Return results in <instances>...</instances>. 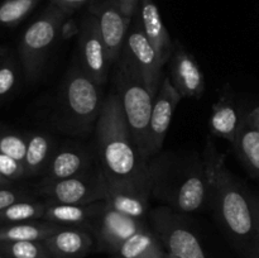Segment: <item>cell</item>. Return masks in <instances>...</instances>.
Listing matches in <instances>:
<instances>
[{"mask_svg":"<svg viewBox=\"0 0 259 258\" xmlns=\"http://www.w3.org/2000/svg\"><path fill=\"white\" fill-rule=\"evenodd\" d=\"M96 147L106 186L148 194L151 171L134 143L118 94L103 101L96 121Z\"/></svg>","mask_w":259,"mask_h":258,"instance_id":"cell-1","label":"cell"},{"mask_svg":"<svg viewBox=\"0 0 259 258\" xmlns=\"http://www.w3.org/2000/svg\"><path fill=\"white\" fill-rule=\"evenodd\" d=\"M0 174L8 180H17L25 176L24 164L0 152Z\"/></svg>","mask_w":259,"mask_h":258,"instance_id":"cell-29","label":"cell"},{"mask_svg":"<svg viewBox=\"0 0 259 258\" xmlns=\"http://www.w3.org/2000/svg\"><path fill=\"white\" fill-rule=\"evenodd\" d=\"M38 192L51 204L86 205L105 199V181L100 168L95 174H83L63 180L45 179Z\"/></svg>","mask_w":259,"mask_h":258,"instance_id":"cell-6","label":"cell"},{"mask_svg":"<svg viewBox=\"0 0 259 258\" xmlns=\"http://www.w3.org/2000/svg\"><path fill=\"white\" fill-rule=\"evenodd\" d=\"M5 258H52L43 240H19L0 243Z\"/></svg>","mask_w":259,"mask_h":258,"instance_id":"cell-26","label":"cell"},{"mask_svg":"<svg viewBox=\"0 0 259 258\" xmlns=\"http://www.w3.org/2000/svg\"><path fill=\"white\" fill-rule=\"evenodd\" d=\"M89 0H51V4L55 7L60 8L61 10L66 13V14H71L75 10L80 9L82 5H85Z\"/></svg>","mask_w":259,"mask_h":258,"instance_id":"cell-32","label":"cell"},{"mask_svg":"<svg viewBox=\"0 0 259 258\" xmlns=\"http://www.w3.org/2000/svg\"><path fill=\"white\" fill-rule=\"evenodd\" d=\"M115 253L124 258H164L166 255L156 235L147 228L128 238Z\"/></svg>","mask_w":259,"mask_h":258,"instance_id":"cell-21","label":"cell"},{"mask_svg":"<svg viewBox=\"0 0 259 258\" xmlns=\"http://www.w3.org/2000/svg\"><path fill=\"white\" fill-rule=\"evenodd\" d=\"M204 171L220 223L233 239L247 249L249 257L254 258L257 224L250 192L243 189L230 174L225 164V154L218 153L210 141Z\"/></svg>","mask_w":259,"mask_h":258,"instance_id":"cell-2","label":"cell"},{"mask_svg":"<svg viewBox=\"0 0 259 258\" xmlns=\"http://www.w3.org/2000/svg\"><path fill=\"white\" fill-rule=\"evenodd\" d=\"M67 15L60 8L51 4L23 33L19 56L28 80L33 81L40 75L48 52L61 34V28Z\"/></svg>","mask_w":259,"mask_h":258,"instance_id":"cell-4","label":"cell"},{"mask_svg":"<svg viewBox=\"0 0 259 258\" xmlns=\"http://www.w3.org/2000/svg\"><path fill=\"white\" fill-rule=\"evenodd\" d=\"M120 58L121 62L138 73L152 96L156 98L162 83L161 80H163L161 78L163 65L146 37L141 20L128 29Z\"/></svg>","mask_w":259,"mask_h":258,"instance_id":"cell-7","label":"cell"},{"mask_svg":"<svg viewBox=\"0 0 259 258\" xmlns=\"http://www.w3.org/2000/svg\"><path fill=\"white\" fill-rule=\"evenodd\" d=\"M52 141L45 134H33L28 139L27 154L24 159L25 176L38 175L47 168L50 162Z\"/></svg>","mask_w":259,"mask_h":258,"instance_id":"cell-24","label":"cell"},{"mask_svg":"<svg viewBox=\"0 0 259 258\" xmlns=\"http://www.w3.org/2000/svg\"><path fill=\"white\" fill-rule=\"evenodd\" d=\"M233 144L250 174L259 179V129L244 121Z\"/></svg>","mask_w":259,"mask_h":258,"instance_id":"cell-23","label":"cell"},{"mask_svg":"<svg viewBox=\"0 0 259 258\" xmlns=\"http://www.w3.org/2000/svg\"><path fill=\"white\" fill-rule=\"evenodd\" d=\"M17 81V73H15V67L12 62H7L0 65V96L9 93L15 85Z\"/></svg>","mask_w":259,"mask_h":258,"instance_id":"cell-30","label":"cell"},{"mask_svg":"<svg viewBox=\"0 0 259 258\" xmlns=\"http://www.w3.org/2000/svg\"><path fill=\"white\" fill-rule=\"evenodd\" d=\"M182 96L172 85L168 77H163L158 94L154 99L153 110L149 125V142H148V157L153 156L161 151L166 138L167 131L172 121L175 110L181 101Z\"/></svg>","mask_w":259,"mask_h":258,"instance_id":"cell-9","label":"cell"},{"mask_svg":"<svg viewBox=\"0 0 259 258\" xmlns=\"http://www.w3.org/2000/svg\"><path fill=\"white\" fill-rule=\"evenodd\" d=\"M96 235L103 249L115 253L128 238L146 229L143 220L124 215L111 207L104 206L96 217Z\"/></svg>","mask_w":259,"mask_h":258,"instance_id":"cell-10","label":"cell"},{"mask_svg":"<svg viewBox=\"0 0 259 258\" xmlns=\"http://www.w3.org/2000/svg\"><path fill=\"white\" fill-rule=\"evenodd\" d=\"M169 80L182 98H199L205 90V78L201 68L179 42L172 52Z\"/></svg>","mask_w":259,"mask_h":258,"instance_id":"cell-12","label":"cell"},{"mask_svg":"<svg viewBox=\"0 0 259 258\" xmlns=\"http://www.w3.org/2000/svg\"><path fill=\"white\" fill-rule=\"evenodd\" d=\"M89 166L88 154L80 149H62L51 157L47 166L50 180H63L86 172Z\"/></svg>","mask_w":259,"mask_h":258,"instance_id":"cell-17","label":"cell"},{"mask_svg":"<svg viewBox=\"0 0 259 258\" xmlns=\"http://www.w3.org/2000/svg\"><path fill=\"white\" fill-rule=\"evenodd\" d=\"M207 192L209 184L202 167L201 171L190 175L179 187L176 194L177 209L184 212L196 211L204 205Z\"/></svg>","mask_w":259,"mask_h":258,"instance_id":"cell-18","label":"cell"},{"mask_svg":"<svg viewBox=\"0 0 259 258\" xmlns=\"http://www.w3.org/2000/svg\"><path fill=\"white\" fill-rule=\"evenodd\" d=\"M0 258H5L4 255H3V253H2V252H0Z\"/></svg>","mask_w":259,"mask_h":258,"instance_id":"cell-38","label":"cell"},{"mask_svg":"<svg viewBox=\"0 0 259 258\" xmlns=\"http://www.w3.org/2000/svg\"><path fill=\"white\" fill-rule=\"evenodd\" d=\"M4 53H5V48L0 47V58H2L3 56H4Z\"/></svg>","mask_w":259,"mask_h":258,"instance_id":"cell-37","label":"cell"},{"mask_svg":"<svg viewBox=\"0 0 259 258\" xmlns=\"http://www.w3.org/2000/svg\"><path fill=\"white\" fill-rule=\"evenodd\" d=\"M91 14L98 18L106 56L111 65L123 52L131 19L123 14L115 2H105L98 7H94L91 9Z\"/></svg>","mask_w":259,"mask_h":258,"instance_id":"cell-11","label":"cell"},{"mask_svg":"<svg viewBox=\"0 0 259 258\" xmlns=\"http://www.w3.org/2000/svg\"><path fill=\"white\" fill-rule=\"evenodd\" d=\"M62 105L70 128L86 132L98 121L103 101L99 86L81 70H72L62 88Z\"/></svg>","mask_w":259,"mask_h":258,"instance_id":"cell-5","label":"cell"},{"mask_svg":"<svg viewBox=\"0 0 259 258\" xmlns=\"http://www.w3.org/2000/svg\"><path fill=\"white\" fill-rule=\"evenodd\" d=\"M39 0H4L0 4V24L13 27L24 19Z\"/></svg>","mask_w":259,"mask_h":258,"instance_id":"cell-27","label":"cell"},{"mask_svg":"<svg viewBox=\"0 0 259 258\" xmlns=\"http://www.w3.org/2000/svg\"><path fill=\"white\" fill-rule=\"evenodd\" d=\"M157 229L168 253L179 258H207L196 235L184 225L157 220Z\"/></svg>","mask_w":259,"mask_h":258,"instance_id":"cell-14","label":"cell"},{"mask_svg":"<svg viewBox=\"0 0 259 258\" xmlns=\"http://www.w3.org/2000/svg\"><path fill=\"white\" fill-rule=\"evenodd\" d=\"M164 258H179V257H176V255H174V254H171V253L167 252L166 255H164Z\"/></svg>","mask_w":259,"mask_h":258,"instance_id":"cell-36","label":"cell"},{"mask_svg":"<svg viewBox=\"0 0 259 258\" xmlns=\"http://www.w3.org/2000/svg\"><path fill=\"white\" fill-rule=\"evenodd\" d=\"M104 202L106 206L138 220H143L147 212V194L131 190L111 189L105 185Z\"/></svg>","mask_w":259,"mask_h":258,"instance_id":"cell-19","label":"cell"},{"mask_svg":"<svg viewBox=\"0 0 259 258\" xmlns=\"http://www.w3.org/2000/svg\"><path fill=\"white\" fill-rule=\"evenodd\" d=\"M52 258H82L93 247V238L83 228L62 227L43 240Z\"/></svg>","mask_w":259,"mask_h":258,"instance_id":"cell-13","label":"cell"},{"mask_svg":"<svg viewBox=\"0 0 259 258\" xmlns=\"http://www.w3.org/2000/svg\"><path fill=\"white\" fill-rule=\"evenodd\" d=\"M61 225L48 222H25L0 227V243L19 240H45L61 229Z\"/></svg>","mask_w":259,"mask_h":258,"instance_id":"cell-20","label":"cell"},{"mask_svg":"<svg viewBox=\"0 0 259 258\" xmlns=\"http://www.w3.org/2000/svg\"><path fill=\"white\" fill-rule=\"evenodd\" d=\"M118 86V95L134 143L142 156L148 159L149 125L156 98L152 96L138 73L124 62H120Z\"/></svg>","mask_w":259,"mask_h":258,"instance_id":"cell-3","label":"cell"},{"mask_svg":"<svg viewBox=\"0 0 259 258\" xmlns=\"http://www.w3.org/2000/svg\"><path fill=\"white\" fill-rule=\"evenodd\" d=\"M118 258H124V257H118Z\"/></svg>","mask_w":259,"mask_h":258,"instance_id":"cell-39","label":"cell"},{"mask_svg":"<svg viewBox=\"0 0 259 258\" xmlns=\"http://www.w3.org/2000/svg\"><path fill=\"white\" fill-rule=\"evenodd\" d=\"M245 121H247L248 124H250V125L255 126V128L259 129V106L257 109H254V110L247 116Z\"/></svg>","mask_w":259,"mask_h":258,"instance_id":"cell-34","label":"cell"},{"mask_svg":"<svg viewBox=\"0 0 259 258\" xmlns=\"http://www.w3.org/2000/svg\"><path fill=\"white\" fill-rule=\"evenodd\" d=\"M104 206L103 201L86 205L73 204H51L47 202L43 219L61 227H80L95 220Z\"/></svg>","mask_w":259,"mask_h":258,"instance_id":"cell-16","label":"cell"},{"mask_svg":"<svg viewBox=\"0 0 259 258\" xmlns=\"http://www.w3.org/2000/svg\"><path fill=\"white\" fill-rule=\"evenodd\" d=\"M9 182H10V180H8L7 177H4L2 174H0V187L7 186V185H9Z\"/></svg>","mask_w":259,"mask_h":258,"instance_id":"cell-35","label":"cell"},{"mask_svg":"<svg viewBox=\"0 0 259 258\" xmlns=\"http://www.w3.org/2000/svg\"><path fill=\"white\" fill-rule=\"evenodd\" d=\"M250 197H252V204H253V209H254V215H255V224H257L254 258H259V195L250 194Z\"/></svg>","mask_w":259,"mask_h":258,"instance_id":"cell-33","label":"cell"},{"mask_svg":"<svg viewBox=\"0 0 259 258\" xmlns=\"http://www.w3.org/2000/svg\"><path fill=\"white\" fill-rule=\"evenodd\" d=\"M81 70L98 86L108 78L110 62L108 60L103 37L96 15L89 14L82 20L78 34Z\"/></svg>","mask_w":259,"mask_h":258,"instance_id":"cell-8","label":"cell"},{"mask_svg":"<svg viewBox=\"0 0 259 258\" xmlns=\"http://www.w3.org/2000/svg\"><path fill=\"white\" fill-rule=\"evenodd\" d=\"M141 23L146 37L164 66V63L171 58L174 46L153 0H141Z\"/></svg>","mask_w":259,"mask_h":258,"instance_id":"cell-15","label":"cell"},{"mask_svg":"<svg viewBox=\"0 0 259 258\" xmlns=\"http://www.w3.org/2000/svg\"><path fill=\"white\" fill-rule=\"evenodd\" d=\"M47 202L38 201H18L0 211V222L7 224L15 223L35 222L43 219Z\"/></svg>","mask_w":259,"mask_h":258,"instance_id":"cell-25","label":"cell"},{"mask_svg":"<svg viewBox=\"0 0 259 258\" xmlns=\"http://www.w3.org/2000/svg\"><path fill=\"white\" fill-rule=\"evenodd\" d=\"M210 131L218 137H223L227 141L234 143L240 125L237 109L230 101L220 100L212 108L210 116Z\"/></svg>","mask_w":259,"mask_h":258,"instance_id":"cell-22","label":"cell"},{"mask_svg":"<svg viewBox=\"0 0 259 258\" xmlns=\"http://www.w3.org/2000/svg\"><path fill=\"white\" fill-rule=\"evenodd\" d=\"M28 141L18 134H0V152L24 164Z\"/></svg>","mask_w":259,"mask_h":258,"instance_id":"cell-28","label":"cell"},{"mask_svg":"<svg viewBox=\"0 0 259 258\" xmlns=\"http://www.w3.org/2000/svg\"><path fill=\"white\" fill-rule=\"evenodd\" d=\"M25 199V195L20 191H15V190L5 189V187H0V211L7 209L8 206L13 205L14 202L23 201Z\"/></svg>","mask_w":259,"mask_h":258,"instance_id":"cell-31","label":"cell"}]
</instances>
